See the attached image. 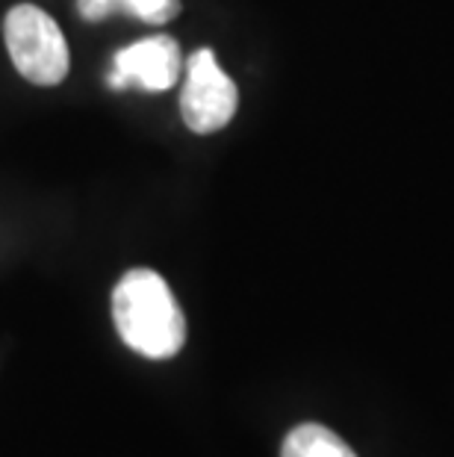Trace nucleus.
<instances>
[{
	"label": "nucleus",
	"mask_w": 454,
	"mask_h": 457,
	"mask_svg": "<svg viewBox=\"0 0 454 457\" xmlns=\"http://www.w3.org/2000/svg\"><path fill=\"white\" fill-rule=\"evenodd\" d=\"M239 92L236 83L221 71V65L212 51L192 54L186 65V83L180 92V112L183 124L192 133H216L227 128L236 115Z\"/></svg>",
	"instance_id": "nucleus-3"
},
{
	"label": "nucleus",
	"mask_w": 454,
	"mask_h": 457,
	"mask_svg": "<svg viewBox=\"0 0 454 457\" xmlns=\"http://www.w3.org/2000/svg\"><path fill=\"white\" fill-rule=\"evenodd\" d=\"M112 322L124 345L151 360L175 357L186 343V319L177 298L151 269H133L115 284Z\"/></svg>",
	"instance_id": "nucleus-1"
},
{
	"label": "nucleus",
	"mask_w": 454,
	"mask_h": 457,
	"mask_svg": "<svg viewBox=\"0 0 454 457\" xmlns=\"http://www.w3.org/2000/svg\"><path fill=\"white\" fill-rule=\"evenodd\" d=\"M4 36L15 71L36 86H56L69 74V45L45 9L33 4L12 6L4 21Z\"/></svg>",
	"instance_id": "nucleus-2"
},
{
	"label": "nucleus",
	"mask_w": 454,
	"mask_h": 457,
	"mask_svg": "<svg viewBox=\"0 0 454 457\" xmlns=\"http://www.w3.org/2000/svg\"><path fill=\"white\" fill-rule=\"evenodd\" d=\"M280 457H357V454L340 434L331 431V428L304 422V425H295L293 431L286 434Z\"/></svg>",
	"instance_id": "nucleus-5"
},
{
	"label": "nucleus",
	"mask_w": 454,
	"mask_h": 457,
	"mask_svg": "<svg viewBox=\"0 0 454 457\" xmlns=\"http://www.w3.org/2000/svg\"><path fill=\"white\" fill-rule=\"evenodd\" d=\"M180 12V0H128L124 15L139 18L144 24H166Z\"/></svg>",
	"instance_id": "nucleus-6"
},
{
	"label": "nucleus",
	"mask_w": 454,
	"mask_h": 457,
	"mask_svg": "<svg viewBox=\"0 0 454 457\" xmlns=\"http://www.w3.org/2000/svg\"><path fill=\"white\" fill-rule=\"evenodd\" d=\"M183 71L180 47L171 36H151L133 42L112 56V68L106 74L110 89H144V92H166L177 83Z\"/></svg>",
	"instance_id": "nucleus-4"
},
{
	"label": "nucleus",
	"mask_w": 454,
	"mask_h": 457,
	"mask_svg": "<svg viewBox=\"0 0 454 457\" xmlns=\"http://www.w3.org/2000/svg\"><path fill=\"white\" fill-rule=\"evenodd\" d=\"M128 0H77V12L83 21H103L110 15H124Z\"/></svg>",
	"instance_id": "nucleus-7"
}]
</instances>
